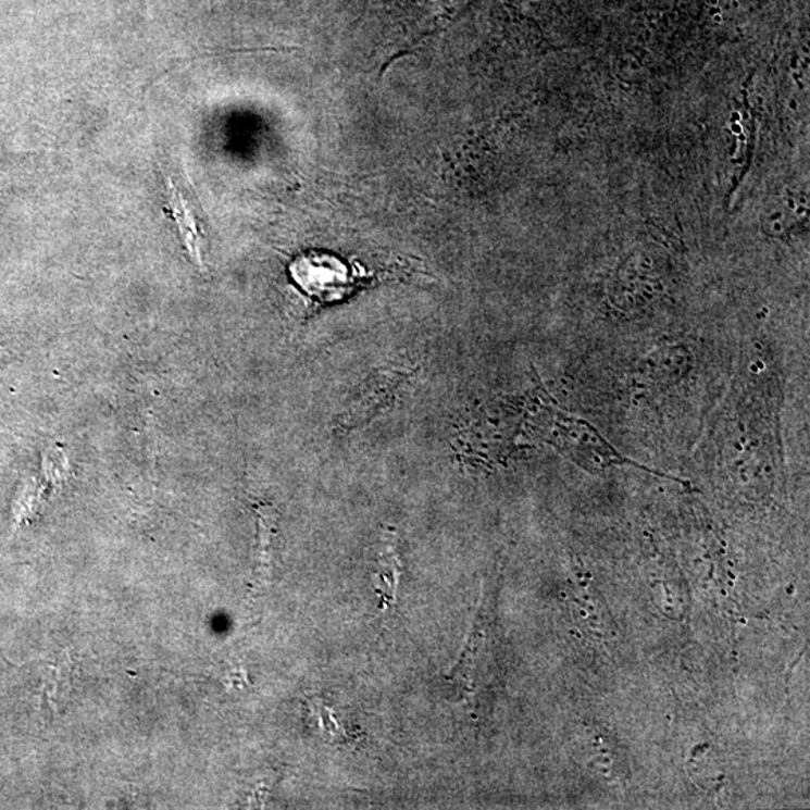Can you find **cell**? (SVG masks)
<instances>
[{"label": "cell", "instance_id": "1", "mask_svg": "<svg viewBox=\"0 0 810 810\" xmlns=\"http://www.w3.org/2000/svg\"><path fill=\"white\" fill-rule=\"evenodd\" d=\"M554 422V429L551 431V443H556L564 456L572 458L576 464L588 470V472H602L611 465H635V468L647 470L636 464L630 458L623 457L618 450L612 448L610 443L593 428L590 424L578 418L568 416L566 413L560 412L556 407L549 409Z\"/></svg>", "mask_w": 810, "mask_h": 810}, {"label": "cell", "instance_id": "5", "mask_svg": "<svg viewBox=\"0 0 810 810\" xmlns=\"http://www.w3.org/2000/svg\"><path fill=\"white\" fill-rule=\"evenodd\" d=\"M51 702L53 706L59 705L61 701H66L73 687V670H71V661L68 658L62 659L57 668H53V673L49 680Z\"/></svg>", "mask_w": 810, "mask_h": 810}, {"label": "cell", "instance_id": "3", "mask_svg": "<svg viewBox=\"0 0 810 810\" xmlns=\"http://www.w3.org/2000/svg\"><path fill=\"white\" fill-rule=\"evenodd\" d=\"M167 212L173 216L180 233L182 242L187 248L188 256L200 269L204 267L203 254H201V232L199 221L196 219L191 204L185 199L184 194L167 179Z\"/></svg>", "mask_w": 810, "mask_h": 810}, {"label": "cell", "instance_id": "2", "mask_svg": "<svg viewBox=\"0 0 810 810\" xmlns=\"http://www.w3.org/2000/svg\"><path fill=\"white\" fill-rule=\"evenodd\" d=\"M402 575V561L398 552V533L394 527H385L377 549V571L373 574V587L382 600L383 610L397 605L399 580Z\"/></svg>", "mask_w": 810, "mask_h": 810}, {"label": "cell", "instance_id": "4", "mask_svg": "<svg viewBox=\"0 0 810 810\" xmlns=\"http://www.w3.org/2000/svg\"><path fill=\"white\" fill-rule=\"evenodd\" d=\"M276 524H278V512L275 511L274 506L260 504L257 508L256 588L271 584Z\"/></svg>", "mask_w": 810, "mask_h": 810}]
</instances>
